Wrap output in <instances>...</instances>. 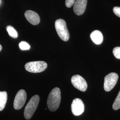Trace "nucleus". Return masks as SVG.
<instances>
[{"instance_id":"obj_1","label":"nucleus","mask_w":120,"mask_h":120,"mask_svg":"<svg viewBox=\"0 0 120 120\" xmlns=\"http://www.w3.org/2000/svg\"><path fill=\"white\" fill-rule=\"evenodd\" d=\"M61 100L60 89L56 87L49 93L47 99V105L51 111H56L59 107Z\"/></svg>"},{"instance_id":"obj_2","label":"nucleus","mask_w":120,"mask_h":120,"mask_svg":"<svg viewBox=\"0 0 120 120\" xmlns=\"http://www.w3.org/2000/svg\"><path fill=\"white\" fill-rule=\"evenodd\" d=\"M56 31L60 38L64 41H68L69 39V34L65 21L59 19L55 22Z\"/></svg>"},{"instance_id":"obj_3","label":"nucleus","mask_w":120,"mask_h":120,"mask_svg":"<svg viewBox=\"0 0 120 120\" xmlns=\"http://www.w3.org/2000/svg\"><path fill=\"white\" fill-rule=\"evenodd\" d=\"M39 101L40 97L38 95H34L30 99L24 110V116L26 119L29 120L33 116L38 107Z\"/></svg>"},{"instance_id":"obj_4","label":"nucleus","mask_w":120,"mask_h":120,"mask_svg":"<svg viewBox=\"0 0 120 120\" xmlns=\"http://www.w3.org/2000/svg\"><path fill=\"white\" fill-rule=\"evenodd\" d=\"M47 67V64L43 61H36L28 62L25 68L27 71L30 73H38L45 71Z\"/></svg>"},{"instance_id":"obj_5","label":"nucleus","mask_w":120,"mask_h":120,"mask_svg":"<svg viewBox=\"0 0 120 120\" xmlns=\"http://www.w3.org/2000/svg\"><path fill=\"white\" fill-rule=\"evenodd\" d=\"M118 79V75L116 73H109L105 77L104 88L106 92H109L114 87Z\"/></svg>"},{"instance_id":"obj_6","label":"nucleus","mask_w":120,"mask_h":120,"mask_svg":"<svg viewBox=\"0 0 120 120\" xmlns=\"http://www.w3.org/2000/svg\"><path fill=\"white\" fill-rule=\"evenodd\" d=\"M27 95L25 90H20L16 95L14 100L13 107L15 109H20L26 103Z\"/></svg>"},{"instance_id":"obj_7","label":"nucleus","mask_w":120,"mask_h":120,"mask_svg":"<svg viewBox=\"0 0 120 120\" xmlns=\"http://www.w3.org/2000/svg\"><path fill=\"white\" fill-rule=\"evenodd\" d=\"M71 82L74 87L82 92H85L87 89V82L85 79L80 75L73 76L71 78Z\"/></svg>"},{"instance_id":"obj_8","label":"nucleus","mask_w":120,"mask_h":120,"mask_svg":"<svg viewBox=\"0 0 120 120\" xmlns=\"http://www.w3.org/2000/svg\"><path fill=\"white\" fill-rule=\"evenodd\" d=\"M85 110V105L81 99L76 98L73 100L71 105V110L75 116L82 114Z\"/></svg>"},{"instance_id":"obj_9","label":"nucleus","mask_w":120,"mask_h":120,"mask_svg":"<svg viewBox=\"0 0 120 120\" xmlns=\"http://www.w3.org/2000/svg\"><path fill=\"white\" fill-rule=\"evenodd\" d=\"M87 0H77L75 1L73 11L77 15H81L83 14L86 10Z\"/></svg>"},{"instance_id":"obj_10","label":"nucleus","mask_w":120,"mask_h":120,"mask_svg":"<svg viewBox=\"0 0 120 120\" xmlns=\"http://www.w3.org/2000/svg\"><path fill=\"white\" fill-rule=\"evenodd\" d=\"M25 16L27 20L33 25H37L40 22V17L34 11L27 10L25 13Z\"/></svg>"},{"instance_id":"obj_11","label":"nucleus","mask_w":120,"mask_h":120,"mask_svg":"<svg viewBox=\"0 0 120 120\" xmlns=\"http://www.w3.org/2000/svg\"><path fill=\"white\" fill-rule=\"evenodd\" d=\"M90 38L92 41L97 45H100L103 42V35L99 30L94 31L90 34Z\"/></svg>"},{"instance_id":"obj_12","label":"nucleus","mask_w":120,"mask_h":120,"mask_svg":"<svg viewBox=\"0 0 120 120\" xmlns=\"http://www.w3.org/2000/svg\"><path fill=\"white\" fill-rule=\"evenodd\" d=\"M7 101V93L5 91H0V111L4 109Z\"/></svg>"},{"instance_id":"obj_13","label":"nucleus","mask_w":120,"mask_h":120,"mask_svg":"<svg viewBox=\"0 0 120 120\" xmlns=\"http://www.w3.org/2000/svg\"><path fill=\"white\" fill-rule=\"evenodd\" d=\"M6 30L10 37L14 38H17L18 37L17 31L13 26H7L6 27Z\"/></svg>"},{"instance_id":"obj_14","label":"nucleus","mask_w":120,"mask_h":120,"mask_svg":"<svg viewBox=\"0 0 120 120\" xmlns=\"http://www.w3.org/2000/svg\"><path fill=\"white\" fill-rule=\"evenodd\" d=\"M112 108L115 110H118L120 108V90L112 105Z\"/></svg>"},{"instance_id":"obj_15","label":"nucleus","mask_w":120,"mask_h":120,"mask_svg":"<svg viewBox=\"0 0 120 120\" xmlns=\"http://www.w3.org/2000/svg\"><path fill=\"white\" fill-rule=\"evenodd\" d=\"M19 46L22 50H28L30 49V45L26 41H22L19 44Z\"/></svg>"},{"instance_id":"obj_16","label":"nucleus","mask_w":120,"mask_h":120,"mask_svg":"<svg viewBox=\"0 0 120 120\" xmlns=\"http://www.w3.org/2000/svg\"><path fill=\"white\" fill-rule=\"evenodd\" d=\"M112 53L116 58L120 59V47L114 48L112 50Z\"/></svg>"},{"instance_id":"obj_17","label":"nucleus","mask_w":120,"mask_h":120,"mask_svg":"<svg viewBox=\"0 0 120 120\" xmlns=\"http://www.w3.org/2000/svg\"><path fill=\"white\" fill-rule=\"evenodd\" d=\"M76 0H65V5L68 8L71 7L74 4Z\"/></svg>"},{"instance_id":"obj_18","label":"nucleus","mask_w":120,"mask_h":120,"mask_svg":"<svg viewBox=\"0 0 120 120\" xmlns=\"http://www.w3.org/2000/svg\"><path fill=\"white\" fill-rule=\"evenodd\" d=\"M113 11L115 14L120 17V7H115L113 9Z\"/></svg>"},{"instance_id":"obj_19","label":"nucleus","mask_w":120,"mask_h":120,"mask_svg":"<svg viewBox=\"0 0 120 120\" xmlns=\"http://www.w3.org/2000/svg\"><path fill=\"white\" fill-rule=\"evenodd\" d=\"M2 46L1 45H0V51L2 50Z\"/></svg>"},{"instance_id":"obj_20","label":"nucleus","mask_w":120,"mask_h":120,"mask_svg":"<svg viewBox=\"0 0 120 120\" xmlns=\"http://www.w3.org/2000/svg\"></svg>"}]
</instances>
